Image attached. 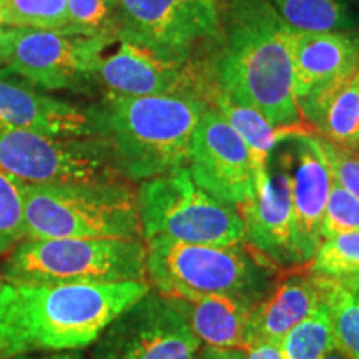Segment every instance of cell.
Wrapping results in <instances>:
<instances>
[{"instance_id": "1", "label": "cell", "mask_w": 359, "mask_h": 359, "mask_svg": "<svg viewBox=\"0 0 359 359\" xmlns=\"http://www.w3.org/2000/svg\"><path fill=\"white\" fill-rule=\"evenodd\" d=\"M151 290L148 281L0 285V359L80 351Z\"/></svg>"}, {"instance_id": "2", "label": "cell", "mask_w": 359, "mask_h": 359, "mask_svg": "<svg viewBox=\"0 0 359 359\" xmlns=\"http://www.w3.org/2000/svg\"><path fill=\"white\" fill-rule=\"evenodd\" d=\"M293 34L275 7L251 4L238 12L217 67L219 92L281 130L304 128L294 95Z\"/></svg>"}, {"instance_id": "3", "label": "cell", "mask_w": 359, "mask_h": 359, "mask_svg": "<svg viewBox=\"0 0 359 359\" xmlns=\"http://www.w3.org/2000/svg\"><path fill=\"white\" fill-rule=\"evenodd\" d=\"M206 109L190 95L103 98L90 110L95 135L109 143L130 182L172 173L188 165L193 133Z\"/></svg>"}, {"instance_id": "4", "label": "cell", "mask_w": 359, "mask_h": 359, "mask_svg": "<svg viewBox=\"0 0 359 359\" xmlns=\"http://www.w3.org/2000/svg\"><path fill=\"white\" fill-rule=\"evenodd\" d=\"M145 246L147 280L165 298L235 296L257 304L275 273V263L243 243Z\"/></svg>"}, {"instance_id": "5", "label": "cell", "mask_w": 359, "mask_h": 359, "mask_svg": "<svg viewBox=\"0 0 359 359\" xmlns=\"http://www.w3.org/2000/svg\"><path fill=\"white\" fill-rule=\"evenodd\" d=\"M8 285H98L148 281L143 240L24 238L0 258Z\"/></svg>"}, {"instance_id": "6", "label": "cell", "mask_w": 359, "mask_h": 359, "mask_svg": "<svg viewBox=\"0 0 359 359\" xmlns=\"http://www.w3.org/2000/svg\"><path fill=\"white\" fill-rule=\"evenodd\" d=\"M25 238L142 240L137 193L128 183L22 182Z\"/></svg>"}, {"instance_id": "7", "label": "cell", "mask_w": 359, "mask_h": 359, "mask_svg": "<svg viewBox=\"0 0 359 359\" xmlns=\"http://www.w3.org/2000/svg\"><path fill=\"white\" fill-rule=\"evenodd\" d=\"M137 205L145 245H238L245 241L240 212L196 185L188 167L142 182Z\"/></svg>"}, {"instance_id": "8", "label": "cell", "mask_w": 359, "mask_h": 359, "mask_svg": "<svg viewBox=\"0 0 359 359\" xmlns=\"http://www.w3.org/2000/svg\"><path fill=\"white\" fill-rule=\"evenodd\" d=\"M0 170L30 185L128 183L102 137H50L0 123Z\"/></svg>"}, {"instance_id": "9", "label": "cell", "mask_w": 359, "mask_h": 359, "mask_svg": "<svg viewBox=\"0 0 359 359\" xmlns=\"http://www.w3.org/2000/svg\"><path fill=\"white\" fill-rule=\"evenodd\" d=\"M200 348L185 318L150 290L103 330L90 359H193Z\"/></svg>"}, {"instance_id": "10", "label": "cell", "mask_w": 359, "mask_h": 359, "mask_svg": "<svg viewBox=\"0 0 359 359\" xmlns=\"http://www.w3.org/2000/svg\"><path fill=\"white\" fill-rule=\"evenodd\" d=\"M102 37L6 27L4 65L40 90H82L95 80Z\"/></svg>"}, {"instance_id": "11", "label": "cell", "mask_w": 359, "mask_h": 359, "mask_svg": "<svg viewBox=\"0 0 359 359\" xmlns=\"http://www.w3.org/2000/svg\"><path fill=\"white\" fill-rule=\"evenodd\" d=\"M93 79L122 97L190 95L191 85L187 57L161 52L120 27L102 37Z\"/></svg>"}, {"instance_id": "12", "label": "cell", "mask_w": 359, "mask_h": 359, "mask_svg": "<svg viewBox=\"0 0 359 359\" xmlns=\"http://www.w3.org/2000/svg\"><path fill=\"white\" fill-rule=\"evenodd\" d=\"M187 167L196 185L224 205L238 210L253 196L257 163L246 143L217 109L206 107L201 114Z\"/></svg>"}, {"instance_id": "13", "label": "cell", "mask_w": 359, "mask_h": 359, "mask_svg": "<svg viewBox=\"0 0 359 359\" xmlns=\"http://www.w3.org/2000/svg\"><path fill=\"white\" fill-rule=\"evenodd\" d=\"M118 27L172 55L187 57L219 29L218 0H118Z\"/></svg>"}, {"instance_id": "14", "label": "cell", "mask_w": 359, "mask_h": 359, "mask_svg": "<svg viewBox=\"0 0 359 359\" xmlns=\"http://www.w3.org/2000/svg\"><path fill=\"white\" fill-rule=\"evenodd\" d=\"M245 224V241L275 264H302L294 246L293 201L288 156L280 167L258 168L253 196L238 208Z\"/></svg>"}, {"instance_id": "15", "label": "cell", "mask_w": 359, "mask_h": 359, "mask_svg": "<svg viewBox=\"0 0 359 359\" xmlns=\"http://www.w3.org/2000/svg\"><path fill=\"white\" fill-rule=\"evenodd\" d=\"M288 155L293 201V233L299 263H308L323 241L321 223L330 196L333 175L321 138L299 130L285 138Z\"/></svg>"}, {"instance_id": "16", "label": "cell", "mask_w": 359, "mask_h": 359, "mask_svg": "<svg viewBox=\"0 0 359 359\" xmlns=\"http://www.w3.org/2000/svg\"><path fill=\"white\" fill-rule=\"evenodd\" d=\"M0 123L50 137H95L90 111L43 92L7 67L0 69Z\"/></svg>"}, {"instance_id": "17", "label": "cell", "mask_w": 359, "mask_h": 359, "mask_svg": "<svg viewBox=\"0 0 359 359\" xmlns=\"http://www.w3.org/2000/svg\"><path fill=\"white\" fill-rule=\"evenodd\" d=\"M294 30V29H293ZM359 69V42L344 32L293 34V82L298 100Z\"/></svg>"}, {"instance_id": "18", "label": "cell", "mask_w": 359, "mask_h": 359, "mask_svg": "<svg viewBox=\"0 0 359 359\" xmlns=\"http://www.w3.org/2000/svg\"><path fill=\"white\" fill-rule=\"evenodd\" d=\"M321 303V290L314 275H293L278 283L251 308L246 343L280 341L308 318Z\"/></svg>"}, {"instance_id": "19", "label": "cell", "mask_w": 359, "mask_h": 359, "mask_svg": "<svg viewBox=\"0 0 359 359\" xmlns=\"http://www.w3.org/2000/svg\"><path fill=\"white\" fill-rule=\"evenodd\" d=\"M185 318L193 334L210 349H245L246 326L255 303L235 296L167 298Z\"/></svg>"}, {"instance_id": "20", "label": "cell", "mask_w": 359, "mask_h": 359, "mask_svg": "<svg viewBox=\"0 0 359 359\" xmlns=\"http://www.w3.org/2000/svg\"><path fill=\"white\" fill-rule=\"evenodd\" d=\"M302 116L325 140L359 145V69L298 100Z\"/></svg>"}, {"instance_id": "21", "label": "cell", "mask_w": 359, "mask_h": 359, "mask_svg": "<svg viewBox=\"0 0 359 359\" xmlns=\"http://www.w3.org/2000/svg\"><path fill=\"white\" fill-rule=\"evenodd\" d=\"M213 100L217 103V110L246 143L255 163H257V168H262L268 163L269 156L286 137L299 132V130H281L273 127L258 110L233 102L219 90L215 93Z\"/></svg>"}, {"instance_id": "22", "label": "cell", "mask_w": 359, "mask_h": 359, "mask_svg": "<svg viewBox=\"0 0 359 359\" xmlns=\"http://www.w3.org/2000/svg\"><path fill=\"white\" fill-rule=\"evenodd\" d=\"M291 29L303 32H346L353 27L344 0H273Z\"/></svg>"}, {"instance_id": "23", "label": "cell", "mask_w": 359, "mask_h": 359, "mask_svg": "<svg viewBox=\"0 0 359 359\" xmlns=\"http://www.w3.org/2000/svg\"><path fill=\"white\" fill-rule=\"evenodd\" d=\"M316 280L323 299L330 308L334 346L348 359H359V302L356 296L338 281L321 276H316Z\"/></svg>"}, {"instance_id": "24", "label": "cell", "mask_w": 359, "mask_h": 359, "mask_svg": "<svg viewBox=\"0 0 359 359\" xmlns=\"http://www.w3.org/2000/svg\"><path fill=\"white\" fill-rule=\"evenodd\" d=\"M283 359H323L334 348L330 308L321 303L280 341Z\"/></svg>"}, {"instance_id": "25", "label": "cell", "mask_w": 359, "mask_h": 359, "mask_svg": "<svg viewBox=\"0 0 359 359\" xmlns=\"http://www.w3.org/2000/svg\"><path fill=\"white\" fill-rule=\"evenodd\" d=\"M0 13L7 27L70 35L65 0H0Z\"/></svg>"}, {"instance_id": "26", "label": "cell", "mask_w": 359, "mask_h": 359, "mask_svg": "<svg viewBox=\"0 0 359 359\" xmlns=\"http://www.w3.org/2000/svg\"><path fill=\"white\" fill-rule=\"evenodd\" d=\"M309 262L313 275L327 280L343 281L359 276V231L323 240Z\"/></svg>"}, {"instance_id": "27", "label": "cell", "mask_w": 359, "mask_h": 359, "mask_svg": "<svg viewBox=\"0 0 359 359\" xmlns=\"http://www.w3.org/2000/svg\"><path fill=\"white\" fill-rule=\"evenodd\" d=\"M24 238L22 182L0 170V258Z\"/></svg>"}, {"instance_id": "28", "label": "cell", "mask_w": 359, "mask_h": 359, "mask_svg": "<svg viewBox=\"0 0 359 359\" xmlns=\"http://www.w3.org/2000/svg\"><path fill=\"white\" fill-rule=\"evenodd\" d=\"M70 35L102 37L118 29L116 7L110 0H65Z\"/></svg>"}, {"instance_id": "29", "label": "cell", "mask_w": 359, "mask_h": 359, "mask_svg": "<svg viewBox=\"0 0 359 359\" xmlns=\"http://www.w3.org/2000/svg\"><path fill=\"white\" fill-rule=\"evenodd\" d=\"M359 231V200L333 178L321 223V238Z\"/></svg>"}, {"instance_id": "30", "label": "cell", "mask_w": 359, "mask_h": 359, "mask_svg": "<svg viewBox=\"0 0 359 359\" xmlns=\"http://www.w3.org/2000/svg\"><path fill=\"white\" fill-rule=\"evenodd\" d=\"M321 138V137H320ZM326 160L330 163L331 175L344 190L359 200V151L356 148L338 145L321 138Z\"/></svg>"}, {"instance_id": "31", "label": "cell", "mask_w": 359, "mask_h": 359, "mask_svg": "<svg viewBox=\"0 0 359 359\" xmlns=\"http://www.w3.org/2000/svg\"><path fill=\"white\" fill-rule=\"evenodd\" d=\"M243 359H283L278 341H257L245 348Z\"/></svg>"}, {"instance_id": "32", "label": "cell", "mask_w": 359, "mask_h": 359, "mask_svg": "<svg viewBox=\"0 0 359 359\" xmlns=\"http://www.w3.org/2000/svg\"><path fill=\"white\" fill-rule=\"evenodd\" d=\"M245 356V349H210L205 348L203 351L196 353V356L193 359H243Z\"/></svg>"}, {"instance_id": "33", "label": "cell", "mask_w": 359, "mask_h": 359, "mask_svg": "<svg viewBox=\"0 0 359 359\" xmlns=\"http://www.w3.org/2000/svg\"><path fill=\"white\" fill-rule=\"evenodd\" d=\"M12 359H87L80 351H62V353H40V354H22Z\"/></svg>"}, {"instance_id": "34", "label": "cell", "mask_w": 359, "mask_h": 359, "mask_svg": "<svg viewBox=\"0 0 359 359\" xmlns=\"http://www.w3.org/2000/svg\"><path fill=\"white\" fill-rule=\"evenodd\" d=\"M339 285H343L344 288H346L349 293L356 296V299L359 302V276L356 278H348V280H343V281H338Z\"/></svg>"}, {"instance_id": "35", "label": "cell", "mask_w": 359, "mask_h": 359, "mask_svg": "<svg viewBox=\"0 0 359 359\" xmlns=\"http://www.w3.org/2000/svg\"><path fill=\"white\" fill-rule=\"evenodd\" d=\"M4 55H6V24L0 13V65H4Z\"/></svg>"}, {"instance_id": "36", "label": "cell", "mask_w": 359, "mask_h": 359, "mask_svg": "<svg viewBox=\"0 0 359 359\" xmlns=\"http://www.w3.org/2000/svg\"><path fill=\"white\" fill-rule=\"evenodd\" d=\"M323 359H348L346 356H344V354L343 353H341L339 351V349L338 348H333V349H331V351L330 353H327L326 354V356L325 358H323Z\"/></svg>"}, {"instance_id": "37", "label": "cell", "mask_w": 359, "mask_h": 359, "mask_svg": "<svg viewBox=\"0 0 359 359\" xmlns=\"http://www.w3.org/2000/svg\"><path fill=\"white\" fill-rule=\"evenodd\" d=\"M110 2H111V4H114V6L116 7V2H118V0H110Z\"/></svg>"}, {"instance_id": "38", "label": "cell", "mask_w": 359, "mask_h": 359, "mask_svg": "<svg viewBox=\"0 0 359 359\" xmlns=\"http://www.w3.org/2000/svg\"><path fill=\"white\" fill-rule=\"evenodd\" d=\"M2 283H4V281H2V276H0V285H2Z\"/></svg>"}, {"instance_id": "39", "label": "cell", "mask_w": 359, "mask_h": 359, "mask_svg": "<svg viewBox=\"0 0 359 359\" xmlns=\"http://www.w3.org/2000/svg\"><path fill=\"white\" fill-rule=\"evenodd\" d=\"M356 150H358V151H359V145H358V148H356Z\"/></svg>"}]
</instances>
